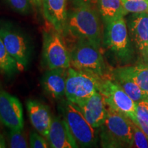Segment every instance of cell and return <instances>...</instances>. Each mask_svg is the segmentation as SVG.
<instances>
[{
  "label": "cell",
  "mask_w": 148,
  "mask_h": 148,
  "mask_svg": "<svg viewBox=\"0 0 148 148\" xmlns=\"http://www.w3.org/2000/svg\"><path fill=\"white\" fill-rule=\"evenodd\" d=\"M0 121L10 130H20L24 127L21 101L3 89H0Z\"/></svg>",
  "instance_id": "obj_10"
},
{
  "label": "cell",
  "mask_w": 148,
  "mask_h": 148,
  "mask_svg": "<svg viewBox=\"0 0 148 148\" xmlns=\"http://www.w3.org/2000/svg\"><path fill=\"white\" fill-rule=\"evenodd\" d=\"M112 79L124 90L136 103L146 99L143 90L140 89L132 77L125 71L123 66L116 68L113 70Z\"/></svg>",
  "instance_id": "obj_17"
},
{
  "label": "cell",
  "mask_w": 148,
  "mask_h": 148,
  "mask_svg": "<svg viewBox=\"0 0 148 148\" xmlns=\"http://www.w3.org/2000/svg\"><path fill=\"white\" fill-rule=\"evenodd\" d=\"M5 147V142L4 140V138L0 133V148H4Z\"/></svg>",
  "instance_id": "obj_29"
},
{
  "label": "cell",
  "mask_w": 148,
  "mask_h": 148,
  "mask_svg": "<svg viewBox=\"0 0 148 148\" xmlns=\"http://www.w3.org/2000/svg\"><path fill=\"white\" fill-rule=\"evenodd\" d=\"M132 128L135 147L138 148H148V136L140 129V127L133 121Z\"/></svg>",
  "instance_id": "obj_24"
},
{
  "label": "cell",
  "mask_w": 148,
  "mask_h": 148,
  "mask_svg": "<svg viewBox=\"0 0 148 148\" xmlns=\"http://www.w3.org/2000/svg\"></svg>",
  "instance_id": "obj_32"
},
{
  "label": "cell",
  "mask_w": 148,
  "mask_h": 148,
  "mask_svg": "<svg viewBox=\"0 0 148 148\" xmlns=\"http://www.w3.org/2000/svg\"><path fill=\"white\" fill-rule=\"evenodd\" d=\"M75 4H78L80 3H89L90 0H73Z\"/></svg>",
  "instance_id": "obj_30"
},
{
  "label": "cell",
  "mask_w": 148,
  "mask_h": 148,
  "mask_svg": "<svg viewBox=\"0 0 148 148\" xmlns=\"http://www.w3.org/2000/svg\"><path fill=\"white\" fill-rule=\"evenodd\" d=\"M9 147L11 148H27V142L23 130H10L8 134Z\"/></svg>",
  "instance_id": "obj_22"
},
{
  "label": "cell",
  "mask_w": 148,
  "mask_h": 148,
  "mask_svg": "<svg viewBox=\"0 0 148 148\" xmlns=\"http://www.w3.org/2000/svg\"><path fill=\"white\" fill-rule=\"evenodd\" d=\"M136 116L148 123V99H145L136 103Z\"/></svg>",
  "instance_id": "obj_26"
},
{
  "label": "cell",
  "mask_w": 148,
  "mask_h": 148,
  "mask_svg": "<svg viewBox=\"0 0 148 148\" xmlns=\"http://www.w3.org/2000/svg\"><path fill=\"white\" fill-rule=\"evenodd\" d=\"M47 139L49 147L52 148L79 147L69 125L62 115L52 117Z\"/></svg>",
  "instance_id": "obj_13"
},
{
  "label": "cell",
  "mask_w": 148,
  "mask_h": 148,
  "mask_svg": "<svg viewBox=\"0 0 148 148\" xmlns=\"http://www.w3.org/2000/svg\"><path fill=\"white\" fill-rule=\"evenodd\" d=\"M98 91L102 95L107 107L134 120L136 117V103L113 79H101Z\"/></svg>",
  "instance_id": "obj_9"
},
{
  "label": "cell",
  "mask_w": 148,
  "mask_h": 148,
  "mask_svg": "<svg viewBox=\"0 0 148 148\" xmlns=\"http://www.w3.org/2000/svg\"><path fill=\"white\" fill-rule=\"evenodd\" d=\"M42 58L49 69L71 66L69 51L64 37L55 29L42 34Z\"/></svg>",
  "instance_id": "obj_5"
},
{
  "label": "cell",
  "mask_w": 148,
  "mask_h": 148,
  "mask_svg": "<svg viewBox=\"0 0 148 148\" xmlns=\"http://www.w3.org/2000/svg\"><path fill=\"white\" fill-rule=\"evenodd\" d=\"M75 105L94 128H99L103 124L107 114V106L99 91Z\"/></svg>",
  "instance_id": "obj_12"
},
{
  "label": "cell",
  "mask_w": 148,
  "mask_h": 148,
  "mask_svg": "<svg viewBox=\"0 0 148 148\" xmlns=\"http://www.w3.org/2000/svg\"><path fill=\"white\" fill-rule=\"evenodd\" d=\"M133 122H134L136 125H138V126L140 127V129L143 131L144 133L147 135L148 136V123H146L142 119H140V118H138L137 116H136V119L133 120Z\"/></svg>",
  "instance_id": "obj_27"
},
{
  "label": "cell",
  "mask_w": 148,
  "mask_h": 148,
  "mask_svg": "<svg viewBox=\"0 0 148 148\" xmlns=\"http://www.w3.org/2000/svg\"><path fill=\"white\" fill-rule=\"evenodd\" d=\"M121 1L127 13H148V1L147 0H121Z\"/></svg>",
  "instance_id": "obj_21"
},
{
  "label": "cell",
  "mask_w": 148,
  "mask_h": 148,
  "mask_svg": "<svg viewBox=\"0 0 148 148\" xmlns=\"http://www.w3.org/2000/svg\"><path fill=\"white\" fill-rule=\"evenodd\" d=\"M26 106L31 124L37 132L47 138L52 121L49 108L47 105L33 99L27 101Z\"/></svg>",
  "instance_id": "obj_14"
},
{
  "label": "cell",
  "mask_w": 148,
  "mask_h": 148,
  "mask_svg": "<svg viewBox=\"0 0 148 148\" xmlns=\"http://www.w3.org/2000/svg\"><path fill=\"white\" fill-rule=\"evenodd\" d=\"M97 2L99 13L106 24L127 14L121 0H97Z\"/></svg>",
  "instance_id": "obj_18"
},
{
  "label": "cell",
  "mask_w": 148,
  "mask_h": 148,
  "mask_svg": "<svg viewBox=\"0 0 148 148\" xmlns=\"http://www.w3.org/2000/svg\"><path fill=\"white\" fill-rule=\"evenodd\" d=\"M67 69H53L46 71L42 77V86L51 97L62 99L65 96Z\"/></svg>",
  "instance_id": "obj_16"
},
{
  "label": "cell",
  "mask_w": 148,
  "mask_h": 148,
  "mask_svg": "<svg viewBox=\"0 0 148 148\" xmlns=\"http://www.w3.org/2000/svg\"><path fill=\"white\" fill-rule=\"evenodd\" d=\"M63 37L66 45L85 41L100 49L103 40L100 20L89 3L75 4L68 13Z\"/></svg>",
  "instance_id": "obj_1"
},
{
  "label": "cell",
  "mask_w": 148,
  "mask_h": 148,
  "mask_svg": "<svg viewBox=\"0 0 148 148\" xmlns=\"http://www.w3.org/2000/svg\"><path fill=\"white\" fill-rule=\"evenodd\" d=\"M18 70L17 63L8 53L0 36V73L10 77L15 75Z\"/></svg>",
  "instance_id": "obj_20"
},
{
  "label": "cell",
  "mask_w": 148,
  "mask_h": 148,
  "mask_svg": "<svg viewBox=\"0 0 148 148\" xmlns=\"http://www.w3.org/2000/svg\"><path fill=\"white\" fill-rule=\"evenodd\" d=\"M101 129L103 147H132L134 145L132 121L128 116L107 107V114Z\"/></svg>",
  "instance_id": "obj_2"
},
{
  "label": "cell",
  "mask_w": 148,
  "mask_h": 148,
  "mask_svg": "<svg viewBox=\"0 0 148 148\" xmlns=\"http://www.w3.org/2000/svg\"><path fill=\"white\" fill-rule=\"evenodd\" d=\"M42 6L45 19L63 36L68 14L66 0H42Z\"/></svg>",
  "instance_id": "obj_15"
},
{
  "label": "cell",
  "mask_w": 148,
  "mask_h": 148,
  "mask_svg": "<svg viewBox=\"0 0 148 148\" xmlns=\"http://www.w3.org/2000/svg\"><path fill=\"white\" fill-rule=\"evenodd\" d=\"M29 147L32 148L49 147V143L42 135L38 132H32L29 134Z\"/></svg>",
  "instance_id": "obj_25"
},
{
  "label": "cell",
  "mask_w": 148,
  "mask_h": 148,
  "mask_svg": "<svg viewBox=\"0 0 148 148\" xmlns=\"http://www.w3.org/2000/svg\"><path fill=\"white\" fill-rule=\"evenodd\" d=\"M128 28L140 58L148 62V13L133 14L129 21Z\"/></svg>",
  "instance_id": "obj_11"
},
{
  "label": "cell",
  "mask_w": 148,
  "mask_h": 148,
  "mask_svg": "<svg viewBox=\"0 0 148 148\" xmlns=\"http://www.w3.org/2000/svg\"><path fill=\"white\" fill-rule=\"evenodd\" d=\"M67 47L71 67L98 78L106 77V66L100 49L85 41L72 42Z\"/></svg>",
  "instance_id": "obj_3"
},
{
  "label": "cell",
  "mask_w": 148,
  "mask_h": 148,
  "mask_svg": "<svg viewBox=\"0 0 148 148\" xmlns=\"http://www.w3.org/2000/svg\"><path fill=\"white\" fill-rule=\"evenodd\" d=\"M147 1H148V0H147Z\"/></svg>",
  "instance_id": "obj_31"
},
{
  "label": "cell",
  "mask_w": 148,
  "mask_h": 148,
  "mask_svg": "<svg viewBox=\"0 0 148 148\" xmlns=\"http://www.w3.org/2000/svg\"><path fill=\"white\" fill-rule=\"evenodd\" d=\"M10 8L18 13L26 14L31 10V0H5Z\"/></svg>",
  "instance_id": "obj_23"
},
{
  "label": "cell",
  "mask_w": 148,
  "mask_h": 148,
  "mask_svg": "<svg viewBox=\"0 0 148 148\" xmlns=\"http://www.w3.org/2000/svg\"><path fill=\"white\" fill-rule=\"evenodd\" d=\"M123 69L136 82L148 99V65L140 64L134 66H123Z\"/></svg>",
  "instance_id": "obj_19"
},
{
  "label": "cell",
  "mask_w": 148,
  "mask_h": 148,
  "mask_svg": "<svg viewBox=\"0 0 148 148\" xmlns=\"http://www.w3.org/2000/svg\"><path fill=\"white\" fill-rule=\"evenodd\" d=\"M31 1H32V4L37 8H40L42 5V0H31Z\"/></svg>",
  "instance_id": "obj_28"
},
{
  "label": "cell",
  "mask_w": 148,
  "mask_h": 148,
  "mask_svg": "<svg viewBox=\"0 0 148 148\" xmlns=\"http://www.w3.org/2000/svg\"><path fill=\"white\" fill-rule=\"evenodd\" d=\"M103 40L106 47L114 53L119 60L125 62L132 58L133 50L130 41L126 23L123 17L106 24Z\"/></svg>",
  "instance_id": "obj_6"
},
{
  "label": "cell",
  "mask_w": 148,
  "mask_h": 148,
  "mask_svg": "<svg viewBox=\"0 0 148 148\" xmlns=\"http://www.w3.org/2000/svg\"><path fill=\"white\" fill-rule=\"evenodd\" d=\"M0 36L8 53L17 63L18 69L25 70L31 56L30 42L27 36L9 23L0 25Z\"/></svg>",
  "instance_id": "obj_7"
},
{
  "label": "cell",
  "mask_w": 148,
  "mask_h": 148,
  "mask_svg": "<svg viewBox=\"0 0 148 148\" xmlns=\"http://www.w3.org/2000/svg\"><path fill=\"white\" fill-rule=\"evenodd\" d=\"M59 109L79 147H92L95 146L98 140L95 128L86 121L76 105L66 99L62 101Z\"/></svg>",
  "instance_id": "obj_4"
},
{
  "label": "cell",
  "mask_w": 148,
  "mask_h": 148,
  "mask_svg": "<svg viewBox=\"0 0 148 148\" xmlns=\"http://www.w3.org/2000/svg\"><path fill=\"white\" fill-rule=\"evenodd\" d=\"M100 79L91 74L70 66L67 69L66 99L74 104L84 100L98 91V84Z\"/></svg>",
  "instance_id": "obj_8"
}]
</instances>
